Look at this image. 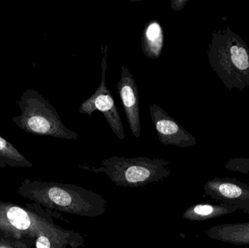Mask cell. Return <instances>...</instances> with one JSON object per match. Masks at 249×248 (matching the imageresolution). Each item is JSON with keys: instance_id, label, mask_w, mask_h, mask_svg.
I'll return each mask as SVG.
<instances>
[{"instance_id": "cell-1", "label": "cell", "mask_w": 249, "mask_h": 248, "mask_svg": "<svg viewBox=\"0 0 249 248\" xmlns=\"http://www.w3.org/2000/svg\"><path fill=\"white\" fill-rule=\"evenodd\" d=\"M208 58L226 88L249 90V48L229 26L212 33Z\"/></svg>"}, {"instance_id": "cell-2", "label": "cell", "mask_w": 249, "mask_h": 248, "mask_svg": "<svg viewBox=\"0 0 249 248\" xmlns=\"http://www.w3.org/2000/svg\"><path fill=\"white\" fill-rule=\"evenodd\" d=\"M0 237L20 240L35 248H58L61 245L59 230L33 211L32 205L23 208L1 200Z\"/></svg>"}, {"instance_id": "cell-11", "label": "cell", "mask_w": 249, "mask_h": 248, "mask_svg": "<svg viewBox=\"0 0 249 248\" xmlns=\"http://www.w3.org/2000/svg\"><path fill=\"white\" fill-rule=\"evenodd\" d=\"M194 211L197 215L206 216L212 214L213 209L210 205H197L195 208Z\"/></svg>"}, {"instance_id": "cell-3", "label": "cell", "mask_w": 249, "mask_h": 248, "mask_svg": "<svg viewBox=\"0 0 249 248\" xmlns=\"http://www.w3.org/2000/svg\"><path fill=\"white\" fill-rule=\"evenodd\" d=\"M18 105L21 113L13 120L26 132L62 139H80L79 134L64 125L53 106L37 92H25Z\"/></svg>"}, {"instance_id": "cell-6", "label": "cell", "mask_w": 249, "mask_h": 248, "mask_svg": "<svg viewBox=\"0 0 249 248\" xmlns=\"http://www.w3.org/2000/svg\"><path fill=\"white\" fill-rule=\"evenodd\" d=\"M116 87L122 100L129 128L134 137L139 138L142 132L139 90L133 74L124 64L121 67V78Z\"/></svg>"}, {"instance_id": "cell-10", "label": "cell", "mask_w": 249, "mask_h": 248, "mask_svg": "<svg viewBox=\"0 0 249 248\" xmlns=\"http://www.w3.org/2000/svg\"><path fill=\"white\" fill-rule=\"evenodd\" d=\"M30 246L24 242L14 239L4 238L0 237V248H31Z\"/></svg>"}, {"instance_id": "cell-5", "label": "cell", "mask_w": 249, "mask_h": 248, "mask_svg": "<svg viewBox=\"0 0 249 248\" xmlns=\"http://www.w3.org/2000/svg\"><path fill=\"white\" fill-rule=\"evenodd\" d=\"M149 115L158 132V138L164 145L189 147L196 145V139L160 106H149Z\"/></svg>"}, {"instance_id": "cell-9", "label": "cell", "mask_w": 249, "mask_h": 248, "mask_svg": "<svg viewBox=\"0 0 249 248\" xmlns=\"http://www.w3.org/2000/svg\"><path fill=\"white\" fill-rule=\"evenodd\" d=\"M219 192L227 198H235L241 196L242 191L236 185L231 183H223L219 186Z\"/></svg>"}, {"instance_id": "cell-7", "label": "cell", "mask_w": 249, "mask_h": 248, "mask_svg": "<svg viewBox=\"0 0 249 248\" xmlns=\"http://www.w3.org/2000/svg\"><path fill=\"white\" fill-rule=\"evenodd\" d=\"M164 46V32L160 23L152 20L146 23L142 37L143 54L150 59H157L162 53Z\"/></svg>"}, {"instance_id": "cell-4", "label": "cell", "mask_w": 249, "mask_h": 248, "mask_svg": "<svg viewBox=\"0 0 249 248\" xmlns=\"http://www.w3.org/2000/svg\"><path fill=\"white\" fill-rule=\"evenodd\" d=\"M102 80L97 90L87 100L80 105L78 112L91 116L95 111L103 114L109 128L119 139L125 138L124 125L119 112L115 106L113 97L107 86L106 74L107 70L108 45L102 48Z\"/></svg>"}, {"instance_id": "cell-8", "label": "cell", "mask_w": 249, "mask_h": 248, "mask_svg": "<svg viewBox=\"0 0 249 248\" xmlns=\"http://www.w3.org/2000/svg\"><path fill=\"white\" fill-rule=\"evenodd\" d=\"M32 164L13 144L0 136V168L32 167Z\"/></svg>"}, {"instance_id": "cell-12", "label": "cell", "mask_w": 249, "mask_h": 248, "mask_svg": "<svg viewBox=\"0 0 249 248\" xmlns=\"http://www.w3.org/2000/svg\"><path fill=\"white\" fill-rule=\"evenodd\" d=\"M188 0H173L171 1V8L176 12L181 11L187 3Z\"/></svg>"}]
</instances>
